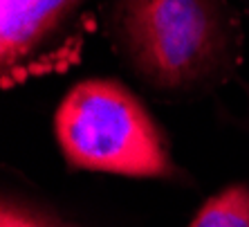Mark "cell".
<instances>
[{
  "label": "cell",
  "instance_id": "cell-1",
  "mask_svg": "<svg viewBox=\"0 0 249 227\" xmlns=\"http://www.w3.org/2000/svg\"><path fill=\"white\" fill-rule=\"evenodd\" d=\"M110 34L133 70L164 90L215 76L238 45L225 0H115Z\"/></svg>",
  "mask_w": 249,
  "mask_h": 227
},
{
  "label": "cell",
  "instance_id": "cell-2",
  "mask_svg": "<svg viewBox=\"0 0 249 227\" xmlns=\"http://www.w3.org/2000/svg\"><path fill=\"white\" fill-rule=\"evenodd\" d=\"M56 140L72 169L166 178L175 167L157 124L117 81L74 86L56 111Z\"/></svg>",
  "mask_w": 249,
  "mask_h": 227
},
{
  "label": "cell",
  "instance_id": "cell-3",
  "mask_svg": "<svg viewBox=\"0 0 249 227\" xmlns=\"http://www.w3.org/2000/svg\"><path fill=\"white\" fill-rule=\"evenodd\" d=\"M83 0H0V58L5 83L27 63Z\"/></svg>",
  "mask_w": 249,
  "mask_h": 227
},
{
  "label": "cell",
  "instance_id": "cell-4",
  "mask_svg": "<svg viewBox=\"0 0 249 227\" xmlns=\"http://www.w3.org/2000/svg\"><path fill=\"white\" fill-rule=\"evenodd\" d=\"M189 227H249V187H229L209 198Z\"/></svg>",
  "mask_w": 249,
  "mask_h": 227
},
{
  "label": "cell",
  "instance_id": "cell-5",
  "mask_svg": "<svg viewBox=\"0 0 249 227\" xmlns=\"http://www.w3.org/2000/svg\"><path fill=\"white\" fill-rule=\"evenodd\" d=\"M0 227H65L43 211L23 205L18 200H2L0 207Z\"/></svg>",
  "mask_w": 249,
  "mask_h": 227
}]
</instances>
